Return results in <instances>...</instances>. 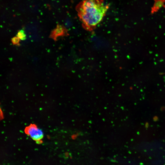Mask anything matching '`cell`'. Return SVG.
Instances as JSON below:
<instances>
[{"mask_svg": "<svg viewBox=\"0 0 165 165\" xmlns=\"http://www.w3.org/2000/svg\"><path fill=\"white\" fill-rule=\"evenodd\" d=\"M109 8L104 0H82L76 9L83 27L91 31L102 21Z\"/></svg>", "mask_w": 165, "mask_h": 165, "instance_id": "obj_1", "label": "cell"}, {"mask_svg": "<svg viewBox=\"0 0 165 165\" xmlns=\"http://www.w3.org/2000/svg\"><path fill=\"white\" fill-rule=\"evenodd\" d=\"M25 132L33 140L37 142L40 141L43 137L42 130L34 124H31L27 127Z\"/></svg>", "mask_w": 165, "mask_h": 165, "instance_id": "obj_2", "label": "cell"}, {"mask_svg": "<svg viewBox=\"0 0 165 165\" xmlns=\"http://www.w3.org/2000/svg\"><path fill=\"white\" fill-rule=\"evenodd\" d=\"M67 33L65 28L62 25L57 24L55 28L51 31L50 37L54 41H57L58 38L66 35Z\"/></svg>", "mask_w": 165, "mask_h": 165, "instance_id": "obj_3", "label": "cell"}, {"mask_svg": "<svg viewBox=\"0 0 165 165\" xmlns=\"http://www.w3.org/2000/svg\"><path fill=\"white\" fill-rule=\"evenodd\" d=\"M16 36L20 40H24L26 38V35L24 30H19L17 32Z\"/></svg>", "mask_w": 165, "mask_h": 165, "instance_id": "obj_4", "label": "cell"}, {"mask_svg": "<svg viewBox=\"0 0 165 165\" xmlns=\"http://www.w3.org/2000/svg\"><path fill=\"white\" fill-rule=\"evenodd\" d=\"M20 39L17 36H15L11 39L12 44L14 45L19 46L20 45Z\"/></svg>", "mask_w": 165, "mask_h": 165, "instance_id": "obj_5", "label": "cell"}]
</instances>
